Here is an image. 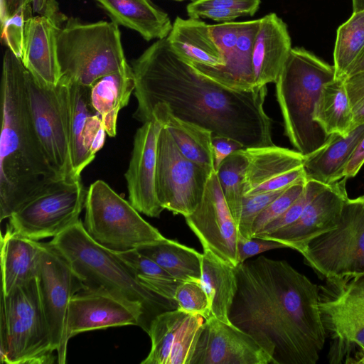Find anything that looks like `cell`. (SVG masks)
<instances>
[{
	"label": "cell",
	"mask_w": 364,
	"mask_h": 364,
	"mask_svg": "<svg viewBox=\"0 0 364 364\" xmlns=\"http://www.w3.org/2000/svg\"><path fill=\"white\" fill-rule=\"evenodd\" d=\"M152 117L169 131L185 157L210 171H215L212 131L176 117L164 102L154 106Z\"/></svg>",
	"instance_id": "29"
},
{
	"label": "cell",
	"mask_w": 364,
	"mask_h": 364,
	"mask_svg": "<svg viewBox=\"0 0 364 364\" xmlns=\"http://www.w3.org/2000/svg\"><path fill=\"white\" fill-rule=\"evenodd\" d=\"M190 364H275L248 333L213 316L205 320Z\"/></svg>",
	"instance_id": "17"
},
{
	"label": "cell",
	"mask_w": 364,
	"mask_h": 364,
	"mask_svg": "<svg viewBox=\"0 0 364 364\" xmlns=\"http://www.w3.org/2000/svg\"><path fill=\"white\" fill-rule=\"evenodd\" d=\"M364 164V136L355 149L344 173L347 179L354 177Z\"/></svg>",
	"instance_id": "50"
},
{
	"label": "cell",
	"mask_w": 364,
	"mask_h": 364,
	"mask_svg": "<svg viewBox=\"0 0 364 364\" xmlns=\"http://www.w3.org/2000/svg\"><path fill=\"white\" fill-rule=\"evenodd\" d=\"M353 13L364 10V0H352Z\"/></svg>",
	"instance_id": "54"
},
{
	"label": "cell",
	"mask_w": 364,
	"mask_h": 364,
	"mask_svg": "<svg viewBox=\"0 0 364 364\" xmlns=\"http://www.w3.org/2000/svg\"><path fill=\"white\" fill-rule=\"evenodd\" d=\"M244 152L247 161L244 196L278 191L307 181L303 168L305 156L296 150L274 144L245 148Z\"/></svg>",
	"instance_id": "21"
},
{
	"label": "cell",
	"mask_w": 364,
	"mask_h": 364,
	"mask_svg": "<svg viewBox=\"0 0 364 364\" xmlns=\"http://www.w3.org/2000/svg\"><path fill=\"white\" fill-rule=\"evenodd\" d=\"M112 21L135 31L145 40L167 38L173 24L168 15L150 0H96Z\"/></svg>",
	"instance_id": "28"
},
{
	"label": "cell",
	"mask_w": 364,
	"mask_h": 364,
	"mask_svg": "<svg viewBox=\"0 0 364 364\" xmlns=\"http://www.w3.org/2000/svg\"><path fill=\"white\" fill-rule=\"evenodd\" d=\"M261 0H193L187 5L189 18H194L200 11L208 8L233 10L242 16H253L259 7Z\"/></svg>",
	"instance_id": "44"
},
{
	"label": "cell",
	"mask_w": 364,
	"mask_h": 364,
	"mask_svg": "<svg viewBox=\"0 0 364 364\" xmlns=\"http://www.w3.org/2000/svg\"><path fill=\"white\" fill-rule=\"evenodd\" d=\"M41 253V242L26 237L7 226L1 238V292L37 276Z\"/></svg>",
	"instance_id": "27"
},
{
	"label": "cell",
	"mask_w": 364,
	"mask_h": 364,
	"mask_svg": "<svg viewBox=\"0 0 364 364\" xmlns=\"http://www.w3.org/2000/svg\"><path fill=\"white\" fill-rule=\"evenodd\" d=\"M128 325L141 327V313L101 287H85L70 299L66 320L68 341L82 332Z\"/></svg>",
	"instance_id": "18"
},
{
	"label": "cell",
	"mask_w": 364,
	"mask_h": 364,
	"mask_svg": "<svg viewBox=\"0 0 364 364\" xmlns=\"http://www.w3.org/2000/svg\"><path fill=\"white\" fill-rule=\"evenodd\" d=\"M286 188L244 196L238 224V231L243 237L253 238L252 227L255 220Z\"/></svg>",
	"instance_id": "41"
},
{
	"label": "cell",
	"mask_w": 364,
	"mask_h": 364,
	"mask_svg": "<svg viewBox=\"0 0 364 364\" xmlns=\"http://www.w3.org/2000/svg\"><path fill=\"white\" fill-rule=\"evenodd\" d=\"M26 72L21 59L8 48L1 79V221L63 179L50 165L37 136L28 104Z\"/></svg>",
	"instance_id": "3"
},
{
	"label": "cell",
	"mask_w": 364,
	"mask_h": 364,
	"mask_svg": "<svg viewBox=\"0 0 364 364\" xmlns=\"http://www.w3.org/2000/svg\"><path fill=\"white\" fill-rule=\"evenodd\" d=\"M37 279L57 362H66V320L73 296L85 285L65 257L48 242H42Z\"/></svg>",
	"instance_id": "14"
},
{
	"label": "cell",
	"mask_w": 364,
	"mask_h": 364,
	"mask_svg": "<svg viewBox=\"0 0 364 364\" xmlns=\"http://www.w3.org/2000/svg\"><path fill=\"white\" fill-rule=\"evenodd\" d=\"M307 181H301L287 187L258 215L252 227L256 236L269 223L282 215L304 193Z\"/></svg>",
	"instance_id": "40"
},
{
	"label": "cell",
	"mask_w": 364,
	"mask_h": 364,
	"mask_svg": "<svg viewBox=\"0 0 364 364\" xmlns=\"http://www.w3.org/2000/svg\"><path fill=\"white\" fill-rule=\"evenodd\" d=\"M213 171L185 157L162 125L157 141L155 183L158 200L164 210L184 218L191 214L200 203Z\"/></svg>",
	"instance_id": "13"
},
{
	"label": "cell",
	"mask_w": 364,
	"mask_h": 364,
	"mask_svg": "<svg viewBox=\"0 0 364 364\" xmlns=\"http://www.w3.org/2000/svg\"><path fill=\"white\" fill-rule=\"evenodd\" d=\"M174 301L177 309L191 315H200L205 320L211 316L207 294L201 282H181L177 287Z\"/></svg>",
	"instance_id": "39"
},
{
	"label": "cell",
	"mask_w": 364,
	"mask_h": 364,
	"mask_svg": "<svg viewBox=\"0 0 364 364\" xmlns=\"http://www.w3.org/2000/svg\"><path fill=\"white\" fill-rule=\"evenodd\" d=\"M346 181L343 178L327 185L291 224L255 238L277 241L300 252L310 240L338 225L344 203L348 199Z\"/></svg>",
	"instance_id": "19"
},
{
	"label": "cell",
	"mask_w": 364,
	"mask_h": 364,
	"mask_svg": "<svg viewBox=\"0 0 364 364\" xmlns=\"http://www.w3.org/2000/svg\"><path fill=\"white\" fill-rule=\"evenodd\" d=\"M364 71V51L353 65L347 76ZM346 76V77H347Z\"/></svg>",
	"instance_id": "52"
},
{
	"label": "cell",
	"mask_w": 364,
	"mask_h": 364,
	"mask_svg": "<svg viewBox=\"0 0 364 364\" xmlns=\"http://www.w3.org/2000/svg\"><path fill=\"white\" fill-rule=\"evenodd\" d=\"M85 208L87 232L114 252L134 250L165 238L129 201L102 180L88 188Z\"/></svg>",
	"instance_id": "8"
},
{
	"label": "cell",
	"mask_w": 364,
	"mask_h": 364,
	"mask_svg": "<svg viewBox=\"0 0 364 364\" xmlns=\"http://www.w3.org/2000/svg\"><path fill=\"white\" fill-rule=\"evenodd\" d=\"M162 124L156 119L143 123L136 131L129 164L124 176L129 202L139 213L159 218L164 210L156 192L157 141Z\"/></svg>",
	"instance_id": "20"
},
{
	"label": "cell",
	"mask_w": 364,
	"mask_h": 364,
	"mask_svg": "<svg viewBox=\"0 0 364 364\" xmlns=\"http://www.w3.org/2000/svg\"><path fill=\"white\" fill-rule=\"evenodd\" d=\"M134 270L139 279L155 293L173 302L174 294L181 283L148 257L136 249L115 252Z\"/></svg>",
	"instance_id": "36"
},
{
	"label": "cell",
	"mask_w": 364,
	"mask_h": 364,
	"mask_svg": "<svg viewBox=\"0 0 364 364\" xmlns=\"http://www.w3.org/2000/svg\"><path fill=\"white\" fill-rule=\"evenodd\" d=\"M231 323L250 335L275 364H316L327 337L319 287L285 260L264 256L235 267Z\"/></svg>",
	"instance_id": "2"
},
{
	"label": "cell",
	"mask_w": 364,
	"mask_h": 364,
	"mask_svg": "<svg viewBox=\"0 0 364 364\" xmlns=\"http://www.w3.org/2000/svg\"><path fill=\"white\" fill-rule=\"evenodd\" d=\"M344 85L353 113V128L364 122V71L347 76Z\"/></svg>",
	"instance_id": "45"
},
{
	"label": "cell",
	"mask_w": 364,
	"mask_h": 364,
	"mask_svg": "<svg viewBox=\"0 0 364 364\" xmlns=\"http://www.w3.org/2000/svg\"><path fill=\"white\" fill-rule=\"evenodd\" d=\"M180 282H201L202 256L195 249L166 237L136 248Z\"/></svg>",
	"instance_id": "32"
},
{
	"label": "cell",
	"mask_w": 364,
	"mask_h": 364,
	"mask_svg": "<svg viewBox=\"0 0 364 364\" xmlns=\"http://www.w3.org/2000/svg\"><path fill=\"white\" fill-rule=\"evenodd\" d=\"M0 358L7 364H50L55 361L51 334L37 277L1 292Z\"/></svg>",
	"instance_id": "7"
},
{
	"label": "cell",
	"mask_w": 364,
	"mask_h": 364,
	"mask_svg": "<svg viewBox=\"0 0 364 364\" xmlns=\"http://www.w3.org/2000/svg\"><path fill=\"white\" fill-rule=\"evenodd\" d=\"M87 193L81 178L58 180L15 211L7 226L33 240L54 237L80 219Z\"/></svg>",
	"instance_id": "12"
},
{
	"label": "cell",
	"mask_w": 364,
	"mask_h": 364,
	"mask_svg": "<svg viewBox=\"0 0 364 364\" xmlns=\"http://www.w3.org/2000/svg\"><path fill=\"white\" fill-rule=\"evenodd\" d=\"M212 146L215 171L230 154L245 148L242 144L233 139L213 134L212 136Z\"/></svg>",
	"instance_id": "47"
},
{
	"label": "cell",
	"mask_w": 364,
	"mask_h": 364,
	"mask_svg": "<svg viewBox=\"0 0 364 364\" xmlns=\"http://www.w3.org/2000/svg\"><path fill=\"white\" fill-rule=\"evenodd\" d=\"M364 51V10L354 12L341 25L333 50L335 77L343 80Z\"/></svg>",
	"instance_id": "34"
},
{
	"label": "cell",
	"mask_w": 364,
	"mask_h": 364,
	"mask_svg": "<svg viewBox=\"0 0 364 364\" xmlns=\"http://www.w3.org/2000/svg\"><path fill=\"white\" fill-rule=\"evenodd\" d=\"M321 279L364 275V196L344 203L338 225L300 251Z\"/></svg>",
	"instance_id": "9"
},
{
	"label": "cell",
	"mask_w": 364,
	"mask_h": 364,
	"mask_svg": "<svg viewBox=\"0 0 364 364\" xmlns=\"http://www.w3.org/2000/svg\"><path fill=\"white\" fill-rule=\"evenodd\" d=\"M26 88L32 121L50 165L63 179L80 178L75 174L71 159L68 83L60 80L49 86L27 70Z\"/></svg>",
	"instance_id": "11"
},
{
	"label": "cell",
	"mask_w": 364,
	"mask_h": 364,
	"mask_svg": "<svg viewBox=\"0 0 364 364\" xmlns=\"http://www.w3.org/2000/svg\"><path fill=\"white\" fill-rule=\"evenodd\" d=\"M363 136L364 122L345 136L331 134L321 148L305 156L306 180L330 185L345 178L346 168Z\"/></svg>",
	"instance_id": "25"
},
{
	"label": "cell",
	"mask_w": 364,
	"mask_h": 364,
	"mask_svg": "<svg viewBox=\"0 0 364 364\" xmlns=\"http://www.w3.org/2000/svg\"><path fill=\"white\" fill-rule=\"evenodd\" d=\"M166 38L175 53L190 64L213 68L225 65L223 53L210 25L198 18L176 17Z\"/></svg>",
	"instance_id": "26"
},
{
	"label": "cell",
	"mask_w": 364,
	"mask_h": 364,
	"mask_svg": "<svg viewBox=\"0 0 364 364\" xmlns=\"http://www.w3.org/2000/svg\"><path fill=\"white\" fill-rule=\"evenodd\" d=\"M204 321L200 315H188L176 333L168 364H190Z\"/></svg>",
	"instance_id": "38"
},
{
	"label": "cell",
	"mask_w": 364,
	"mask_h": 364,
	"mask_svg": "<svg viewBox=\"0 0 364 364\" xmlns=\"http://www.w3.org/2000/svg\"><path fill=\"white\" fill-rule=\"evenodd\" d=\"M244 149L228 156L215 171L225 199L237 228L242 207L243 181L247 164Z\"/></svg>",
	"instance_id": "37"
},
{
	"label": "cell",
	"mask_w": 364,
	"mask_h": 364,
	"mask_svg": "<svg viewBox=\"0 0 364 364\" xmlns=\"http://www.w3.org/2000/svg\"><path fill=\"white\" fill-rule=\"evenodd\" d=\"M68 261L85 287H101L129 304L142 314L141 328L148 332L158 314L177 305L145 286L115 252L95 241L79 219L50 241Z\"/></svg>",
	"instance_id": "4"
},
{
	"label": "cell",
	"mask_w": 364,
	"mask_h": 364,
	"mask_svg": "<svg viewBox=\"0 0 364 364\" xmlns=\"http://www.w3.org/2000/svg\"><path fill=\"white\" fill-rule=\"evenodd\" d=\"M188 315L176 309L164 311L154 318L147 332L151 339V350L141 364H168L176 333Z\"/></svg>",
	"instance_id": "35"
},
{
	"label": "cell",
	"mask_w": 364,
	"mask_h": 364,
	"mask_svg": "<svg viewBox=\"0 0 364 364\" xmlns=\"http://www.w3.org/2000/svg\"><path fill=\"white\" fill-rule=\"evenodd\" d=\"M31 5L28 0H0V17L2 23L20 9Z\"/></svg>",
	"instance_id": "51"
},
{
	"label": "cell",
	"mask_w": 364,
	"mask_h": 364,
	"mask_svg": "<svg viewBox=\"0 0 364 364\" xmlns=\"http://www.w3.org/2000/svg\"><path fill=\"white\" fill-rule=\"evenodd\" d=\"M287 248V246L277 241L243 237L240 232L237 237V252L239 264L262 252L274 249Z\"/></svg>",
	"instance_id": "46"
},
{
	"label": "cell",
	"mask_w": 364,
	"mask_h": 364,
	"mask_svg": "<svg viewBox=\"0 0 364 364\" xmlns=\"http://www.w3.org/2000/svg\"><path fill=\"white\" fill-rule=\"evenodd\" d=\"M67 83L70 107L71 159L75 176L80 177L82 171L102 148L107 133L100 115L92 106L90 87L74 82Z\"/></svg>",
	"instance_id": "22"
},
{
	"label": "cell",
	"mask_w": 364,
	"mask_h": 364,
	"mask_svg": "<svg viewBox=\"0 0 364 364\" xmlns=\"http://www.w3.org/2000/svg\"><path fill=\"white\" fill-rule=\"evenodd\" d=\"M32 6L20 9L1 23L2 39L17 57L21 56L26 21L32 16Z\"/></svg>",
	"instance_id": "43"
},
{
	"label": "cell",
	"mask_w": 364,
	"mask_h": 364,
	"mask_svg": "<svg viewBox=\"0 0 364 364\" xmlns=\"http://www.w3.org/2000/svg\"><path fill=\"white\" fill-rule=\"evenodd\" d=\"M175 1H183V0H175Z\"/></svg>",
	"instance_id": "55"
},
{
	"label": "cell",
	"mask_w": 364,
	"mask_h": 364,
	"mask_svg": "<svg viewBox=\"0 0 364 364\" xmlns=\"http://www.w3.org/2000/svg\"><path fill=\"white\" fill-rule=\"evenodd\" d=\"M60 80L86 87L107 75L123 71L127 62L114 21L82 23L70 18L57 34Z\"/></svg>",
	"instance_id": "6"
},
{
	"label": "cell",
	"mask_w": 364,
	"mask_h": 364,
	"mask_svg": "<svg viewBox=\"0 0 364 364\" xmlns=\"http://www.w3.org/2000/svg\"><path fill=\"white\" fill-rule=\"evenodd\" d=\"M137 107L133 117L153 119L164 102L176 117L233 139L245 148L274 145L272 120L264 104L267 85L250 90L226 87L200 73L179 57L167 38L159 39L132 63Z\"/></svg>",
	"instance_id": "1"
},
{
	"label": "cell",
	"mask_w": 364,
	"mask_h": 364,
	"mask_svg": "<svg viewBox=\"0 0 364 364\" xmlns=\"http://www.w3.org/2000/svg\"><path fill=\"white\" fill-rule=\"evenodd\" d=\"M335 78L333 65L303 48H294L275 82L284 134L304 156L321 148L330 136L314 120V112L323 87Z\"/></svg>",
	"instance_id": "5"
},
{
	"label": "cell",
	"mask_w": 364,
	"mask_h": 364,
	"mask_svg": "<svg viewBox=\"0 0 364 364\" xmlns=\"http://www.w3.org/2000/svg\"><path fill=\"white\" fill-rule=\"evenodd\" d=\"M326 186L315 181H307L302 195L282 215L269 223L254 237L272 234L296 221L309 203Z\"/></svg>",
	"instance_id": "42"
},
{
	"label": "cell",
	"mask_w": 364,
	"mask_h": 364,
	"mask_svg": "<svg viewBox=\"0 0 364 364\" xmlns=\"http://www.w3.org/2000/svg\"><path fill=\"white\" fill-rule=\"evenodd\" d=\"M287 24L276 14L260 18L252 49L255 87L276 82L291 49Z\"/></svg>",
	"instance_id": "24"
},
{
	"label": "cell",
	"mask_w": 364,
	"mask_h": 364,
	"mask_svg": "<svg viewBox=\"0 0 364 364\" xmlns=\"http://www.w3.org/2000/svg\"><path fill=\"white\" fill-rule=\"evenodd\" d=\"M90 87L92 106L100 115L107 134L115 136L118 114L135 88L132 68L103 76Z\"/></svg>",
	"instance_id": "30"
},
{
	"label": "cell",
	"mask_w": 364,
	"mask_h": 364,
	"mask_svg": "<svg viewBox=\"0 0 364 364\" xmlns=\"http://www.w3.org/2000/svg\"><path fill=\"white\" fill-rule=\"evenodd\" d=\"M319 287V309L329 337L331 364L346 363L364 349V275L326 280Z\"/></svg>",
	"instance_id": "10"
},
{
	"label": "cell",
	"mask_w": 364,
	"mask_h": 364,
	"mask_svg": "<svg viewBox=\"0 0 364 364\" xmlns=\"http://www.w3.org/2000/svg\"><path fill=\"white\" fill-rule=\"evenodd\" d=\"M259 24L260 18L210 25L213 35L223 53L225 65L218 68L191 65L200 73L230 89L255 88L252 49Z\"/></svg>",
	"instance_id": "16"
},
{
	"label": "cell",
	"mask_w": 364,
	"mask_h": 364,
	"mask_svg": "<svg viewBox=\"0 0 364 364\" xmlns=\"http://www.w3.org/2000/svg\"><path fill=\"white\" fill-rule=\"evenodd\" d=\"M314 120L326 134L343 136L353 129V113L343 80L335 78L322 88Z\"/></svg>",
	"instance_id": "33"
},
{
	"label": "cell",
	"mask_w": 364,
	"mask_h": 364,
	"mask_svg": "<svg viewBox=\"0 0 364 364\" xmlns=\"http://www.w3.org/2000/svg\"><path fill=\"white\" fill-rule=\"evenodd\" d=\"M33 9V11L38 15L46 16L57 23L64 21L65 18L59 13L58 6L55 0H28Z\"/></svg>",
	"instance_id": "48"
},
{
	"label": "cell",
	"mask_w": 364,
	"mask_h": 364,
	"mask_svg": "<svg viewBox=\"0 0 364 364\" xmlns=\"http://www.w3.org/2000/svg\"><path fill=\"white\" fill-rule=\"evenodd\" d=\"M201 284L208 298L211 315L232 323L229 313L237 289L235 267L210 250H203Z\"/></svg>",
	"instance_id": "31"
},
{
	"label": "cell",
	"mask_w": 364,
	"mask_h": 364,
	"mask_svg": "<svg viewBox=\"0 0 364 364\" xmlns=\"http://www.w3.org/2000/svg\"><path fill=\"white\" fill-rule=\"evenodd\" d=\"M242 14L233 10L208 8L199 11L194 18H209L217 22H230Z\"/></svg>",
	"instance_id": "49"
},
{
	"label": "cell",
	"mask_w": 364,
	"mask_h": 364,
	"mask_svg": "<svg viewBox=\"0 0 364 364\" xmlns=\"http://www.w3.org/2000/svg\"><path fill=\"white\" fill-rule=\"evenodd\" d=\"M185 220L203 250H210L234 267L239 264L238 228L226 203L215 171L210 175L200 203Z\"/></svg>",
	"instance_id": "15"
},
{
	"label": "cell",
	"mask_w": 364,
	"mask_h": 364,
	"mask_svg": "<svg viewBox=\"0 0 364 364\" xmlns=\"http://www.w3.org/2000/svg\"><path fill=\"white\" fill-rule=\"evenodd\" d=\"M346 364H364V349L357 351L348 359Z\"/></svg>",
	"instance_id": "53"
},
{
	"label": "cell",
	"mask_w": 364,
	"mask_h": 364,
	"mask_svg": "<svg viewBox=\"0 0 364 364\" xmlns=\"http://www.w3.org/2000/svg\"><path fill=\"white\" fill-rule=\"evenodd\" d=\"M60 26L52 18L38 14L30 16L25 23L20 59L28 72L49 86L56 85L61 77L57 55Z\"/></svg>",
	"instance_id": "23"
}]
</instances>
